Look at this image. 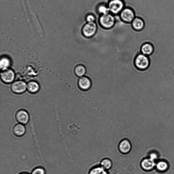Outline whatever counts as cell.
Returning a JSON list of instances; mask_svg holds the SVG:
<instances>
[{
    "instance_id": "obj_1",
    "label": "cell",
    "mask_w": 174,
    "mask_h": 174,
    "mask_svg": "<svg viewBox=\"0 0 174 174\" xmlns=\"http://www.w3.org/2000/svg\"><path fill=\"white\" fill-rule=\"evenodd\" d=\"M150 62L147 56L140 53L136 56L134 60V65L137 69L144 70L147 69L150 66Z\"/></svg>"
},
{
    "instance_id": "obj_2",
    "label": "cell",
    "mask_w": 174,
    "mask_h": 174,
    "mask_svg": "<svg viewBox=\"0 0 174 174\" xmlns=\"http://www.w3.org/2000/svg\"><path fill=\"white\" fill-rule=\"evenodd\" d=\"M15 118L19 123L23 125L28 124L30 119L29 115L28 112L23 110L17 111L15 114Z\"/></svg>"
},
{
    "instance_id": "obj_3",
    "label": "cell",
    "mask_w": 174,
    "mask_h": 174,
    "mask_svg": "<svg viewBox=\"0 0 174 174\" xmlns=\"http://www.w3.org/2000/svg\"><path fill=\"white\" fill-rule=\"evenodd\" d=\"M96 30V26L93 22L88 23L85 25L83 29L84 35L87 37L93 36Z\"/></svg>"
},
{
    "instance_id": "obj_4",
    "label": "cell",
    "mask_w": 174,
    "mask_h": 174,
    "mask_svg": "<svg viewBox=\"0 0 174 174\" xmlns=\"http://www.w3.org/2000/svg\"><path fill=\"white\" fill-rule=\"evenodd\" d=\"M100 23L102 26L106 28H110L113 25L114 19L113 17L110 15H104L100 19Z\"/></svg>"
},
{
    "instance_id": "obj_5",
    "label": "cell",
    "mask_w": 174,
    "mask_h": 174,
    "mask_svg": "<svg viewBox=\"0 0 174 174\" xmlns=\"http://www.w3.org/2000/svg\"><path fill=\"white\" fill-rule=\"evenodd\" d=\"M78 85L82 90L87 91L89 90L91 86V82L88 77L83 76L80 78L78 81Z\"/></svg>"
},
{
    "instance_id": "obj_6",
    "label": "cell",
    "mask_w": 174,
    "mask_h": 174,
    "mask_svg": "<svg viewBox=\"0 0 174 174\" xmlns=\"http://www.w3.org/2000/svg\"><path fill=\"white\" fill-rule=\"evenodd\" d=\"M123 6V4L120 0H113L109 5V9L114 13H117L120 11Z\"/></svg>"
},
{
    "instance_id": "obj_7",
    "label": "cell",
    "mask_w": 174,
    "mask_h": 174,
    "mask_svg": "<svg viewBox=\"0 0 174 174\" xmlns=\"http://www.w3.org/2000/svg\"><path fill=\"white\" fill-rule=\"evenodd\" d=\"M12 132L14 134L18 137H22L25 134L26 128L23 125L18 124L13 126Z\"/></svg>"
},
{
    "instance_id": "obj_8",
    "label": "cell",
    "mask_w": 174,
    "mask_h": 174,
    "mask_svg": "<svg viewBox=\"0 0 174 174\" xmlns=\"http://www.w3.org/2000/svg\"><path fill=\"white\" fill-rule=\"evenodd\" d=\"M26 84L22 81L16 82L13 84L12 86L13 91L17 93H23L26 90Z\"/></svg>"
},
{
    "instance_id": "obj_9",
    "label": "cell",
    "mask_w": 174,
    "mask_h": 174,
    "mask_svg": "<svg viewBox=\"0 0 174 174\" xmlns=\"http://www.w3.org/2000/svg\"><path fill=\"white\" fill-rule=\"evenodd\" d=\"M142 168L146 171H150L155 168V161L151 159H146L141 163Z\"/></svg>"
},
{
    "instance_id": "obj_10",
    "label": "cell",
    "mask_w": 174,
    "mask_h": 174,
    "mask_svg": "<svg viewBox=\"0 0 174 174\" xmlns=\"http://www.w3.org/2000/svg\"><path fill=\"white\" fill-rule=\"evenodd\" d=\"M2 80L6 83L12 82L14 79L15 74L11 70H6L3 72L1 74Z\"/></svg>"
},
{
    "instance_id": "obj_11",
    "label": "cell",
    "mask_w": 174,
    "mask_h": 174,
    "mask_svg": "<svg viewBox=\"0 0 174 174\" xmlns=\"http://www.w3.org/2000/svg\"><path fill=\"white\" fill-rule=\"evenodd\" d=\"M131 146L130 142L127 140L125 139L122 141L119 145V149L123 153H127L131 151Z\"/></svg>"
},
{
    "instance_id": "obj_12",
    "label": "cell",
    "mask_w": 174,
    "mask_h": 174,
    "mask_svg": "<svg viewBox=\"0 0 174 174\" xmlns=\"http://www.w3.org/2000/svg\"><path fill=\"white\" fill-rule=\"evenodd\" d=\"M142 54L146 56L151 55L154 51V47L152 44L150 43H145L142 45L141 47Z\"/></svg>"
},
{
    "instance_id": "obj_13",
    "label": "cell",
    "mask_w": 174,
    "mask_h": 174,
    "mask_svg": "<svg viewBox=\"0 0 174 174\" xmlns=\"http://www.w3.org/2000/svg\"><path fill=\"white\" fill-rule=\"evenodd\" d=\"M121 16L122 18L125 21L130 22L134 18V14L131 10L126 9L122 11Z\"/></svg>"
},
{
    "instance_id": "obj_14",
    "label": "cell",
    "mask_w": 174,
    "mask_h": 174,
    "mask_svg": "<svg viewBox=\"0 0 174 174\" xmlns=\"http://www.w3.org/2000/svg\"><path fill=\"white\" fill-rule=\"evenodd\" d=\"M87 70L86 67L82 65L78 66L75 69V73L79 77H82L86 74Z\"/></svg>"
},
{
    "instance_id": "obj_15",
    "label": "cell",
    "mask_w": 174,
    "mask_h": 174,
    "mask_svg": "<svg viewBox=\"0 0 174 174\" xmlns=\"http://www.w3.org/2000/svg\"><path fill=\"white\" fill-rule=\"evenodd\" d=\"M133 25L135 29L138 30L142 29L145 26L144 22L139 18H136L134 20Z\"/></svg>"
},
{
    "instance_id": "obj_16",
    "label": "cell",
    "mask_w": 174,
    "mask_h": 174,
    "mask_svg": "<svg viewBox=\"0 0 174 174\" xmlns=\"http://www.w3.org/2000/svg\"><path fill=\"white\" fill-rule=\"evenodd\" d=\"M156 168L157 169L159 172H165L168 169V165L166 162L161 161L157 163Z\"/></svg>"
},
{
    "instance_id": "obj_17",
    "label": "cell",
    "mask_w": 174,
    "mask_h": 174,
    "mask_svg": "<svg viewBox=\"0 0 174 174\" xmlns=\"http://www.w3.org/2000/svg\"><path fill=\"white\" fill-rule=\"evenodd\" d=\"M90 174H108L105 169L102 167H97L91 169Z\"/></svg>"
},
{
    "instance_id": "obj_18",
    "label": "cell",
    "mask_w": 174,
    "mask_h": 174,
    "mask_svg": "<svg viewBox=\"0 0 174 174\" xmlns=\"http://www.w3.org/2000/svg\"><path fill=\"white\" fill-rule=\"evenodd\" d=\"M28 89L29 91L32 93H35L39 89V85L35 82H31L28 84Z\"/></svg>"
},
{
    "instance_id": "obj_19",
    "label": "cell",
    "mask_w": 174,
    "mask_h": 174,
    "mask_svg": "<svg viewBox=\"0 0 174 174\" xmlns=\"http://www.w3.org/2000/svg\"><path fill=\"white\" fill-rule=\"evenodd\" d=\"M101 165L105 169H109L111 168L112 163L110 160L108 159H104L101 162Z\"/></svg>"
},
{
    "instance_id": "obj_20",
    "label": "cell",
    "mask_w": 174,
    "mask_h": 174,
    "mask_svg": "<svg viewBox=\"0 0 174 174\" xmlns=\"http://www.w3.org/2000/svg\"><path fill=\"white\" fill-rule=\"evenodd\" d=\"M10 65V61L6 58H2L0 62V66L1 69L3 70H5L7 69Z\"/></svg>"
},
{
    "instance_id": "obj_21",
    "label": "cell",
    "mask_w": 174,
    "mask_h": 174,
    "mask_svg": "<svg viewBox=\"0 0 174 174\" xmlns=\"http://www.w3.org/2000/svg\"><path fill=\"white\" fill-rule=\"evenodd\" d=\"M32 174H46L45 170L42 167H37L34 169L32 172Z\"/></svg>"
},
{
    "instance_id": "obj_22",
    "label": "cell",
    "mask_w": 174,
    "mask_h": 174,
    "mask_svg": "<svg viewBox=\"0 0 174 174\" xmlns=\"http://www.w3.org/2000/svg\"><path fill=\"white\" fill-rule=\"evenodd\" d=\"M109 8L106 7L104 6H100L99 8V11L101 13H103L104 15L108 14V13L109 11Z\"/></svg>"
},
{
    "instance_id": "obj_23",
    "label": "cell",
    "mask_w": 174,
    "mask_h": 174,
    "mask_svg": "<svg viewBox=\"0 0 174 174\" xmlns=\"http://www.w3.org/2000/svg\"><path fill=\"white\" fill-rule=\"evenodd\" d=\"M150 158L155 161V159H157L158 155L155 153H152L150 155Z\"/></svg>"
},
{
    "instance_id": "obj_24",
    "label": "cell",
    "mask_w": 174,
    "mask_h": 174,
    "mask_svg": "<svg viewBox=\"0 0 174 174\" xmlns=\"http://www.w3.org/2000/svg\"><path fill=\"white\" fill-rule=\"evenodd\" d=\"M87 20L89 23L93 22L95 20V18L93 16L90 15L87 17Z\"/></svg>"
},
{
    "instance_id": "obj_25",
    "label": "cell",
    "mask_w": 174,
    "mask_h": 174,
    "mask_svg": "<svg viewBox=\"0 0 174 174\" xmlns=\"http://www.w3.org/2000/svg\"><path fill=\"white\" fill-rule=\"evenodd\" d=\"M19 174H29L28 173L23 172V173H20Z\"/></svg>"
}]
</instances>
